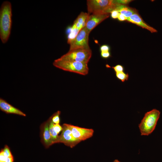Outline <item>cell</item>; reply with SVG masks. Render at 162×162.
Segmentation results:
<instances>
[{
	"label": "cell",
	"mask_w": 162,
	"mask_h": 162,
	"mask_svg": "<svg viewBox=\"0 0 162 162\" xmlns=\"http://www.w3.org/2000/svg\"><path fill=\"white\" fill-rule=\"evenodd\" d=\"M88 15V13L81 12L74 21L73 26L80 29L85 27Z\"/></svg>",
	"instance_id": "5bb4252c"
},
{
	"label": "cell",
	"mask_w": 162,
	"mask_h": 162,
	"mask_svg": "<svg viewBox=\"0 0 162 162\" xmlns=\"http://www.w3.org/2000/svg\"><path fill=\"white\" fill-rule=\"evenodd\" d=\"M53 127L55 131L58 134L60 132L62 131L63 129L62 127L59 124H54Z\"/></svg>",
	"instance_id": "44dd1931"
},
{
	"label": "cell",
	"mask_w": 162,
	"mask_h": 162,
	"mask_svg": "<svg viewBox=\"0 0 162 162\" xmlns=\"http://www.w3.org/2000/svg\"><path fill=\"white\" fill-rule=\"evenodd\" d=\"M110 46L104 44L102 45L100 47V52H110Z\"/></svg>",
	"instance_id": "ffe728a7"
},
{
	"label": "cell",
	"mask_w": 162,
	"mask_h": 162,
	"mask_svg": "<svg viewBox=\"0 0 162 162\" xmlns=\"http://www.w3.org/2000/svg\"><path fill=\"white\" fill-rule=\"evenodd\" d=\"M127 18H128L133 14L137 13L136 10L126 5L118 4L116 10Z\"/></svg>",
	"instance_id": "4fadbf2b"
},
{
	"label": "cell",
	"mask_w": 162,
	"mask_h": 162,
	"mask_svg": "<svg viewBox=\"0 0 162 162\" xmlns=\"http://www.w3.org/2000/svg\"><path fill=\"white\" fill-rule=\"evenodd\" d=\"M118 4L116 0H88L87 5L89 14H110L115 10Z\"/></svg>",
	"instance_id": "3957f363"
},
{
	"label": "cell",
	"mask_w": 162,
	"mask_h": 162,
	"mask_svg": "<svg viewBox=\"0 0 162 162\" xmlns=\"http://www.w3.org/2000/svg\"><path fill=\"white\" fill-rule=\"evenodd\" d=\"M53 64L55 67L64 70L82 75H86L88 72V64L61 57L55 60Z\"/></svg>",
	"instance_id": "7a4b0ae2"
},
{
	"label": "cell",
	"mask_w": 162,
	"mask_h": 162,
	"mask_svg": "<svg viewBox=\"0 0 162 162\" xmlns=\"http://www.w3.org/2000/svg\"><path fill=\"white\" fill-rule=\"evenodd\" d=\"M115 73L124 72V66L121 64H117L112 67Z\"/></svg>",
	"instance_id": "d6986e66"
},
{
	"label": "cell",
	"mask_w": 162,
	"mask_h": 162,
	"mask_svg": "<svg viewBox=\"0 0 162 162\" xmlns=\"http://www.w3.org/2000/svg\"><path fill=\"white\" fill-rule=\"evenodd\" d=\"M0 109L6 113L13 114L23 116H26L23 112L2 98H0Z\"/></svg>",
	"instance_id": "7c38bea8"
},
{
	"label": "cell",
	"mask_w": 162,
	"mask_h": 162,
	"mask_svg": "<svg viewBox=\"0 0 162 162\" xmlns=\"http://www.w3.org/2000/svg\"><path fill=\"white\" fill-rule=\"evenodd\" d=\"M100 56L101 57L104 59H107L111 56L110 52H100Z\"/></svg>",
	"instance_id": "7402d4cb"
},
{
	"label": "cell",
	"mask_w": 162,
	"mask_h": 162,
	"mask_svg": "<svg viewBox=\"0 0 162 162\" xmlns=\"http://www.w3.org/2000/svg\"><path fill=\"white\" fill-rule=\"evenodd\" d=\"M62 127V132L61 135L58 136L56 143H62L66 146L72 148L80 142L73 136L70 124H64Z\"/></svg>",
	"instance_id": "52a82bcc"
},
{
	"label": "cell",
	"mask_w": 162,
	"mask_h": 162,
	"mask_svg": "<svg viewBox=\"0 0 162 162\" xmlns=\"http://www.w3.org/2000/svg\"><path fill=\"white\" fill-rule=\"evenodd\" d=\"M89 33L85 27L82 28L75 38L69 44V50L78 48H90L88 45Z\"/></svg>",
	"instance_id": "8992f818"
},
{
	"label": "cell",
	"mask_w": 162,
	"mask_h": 162,
	"mask_svg": "<svg viewBox=\"0 0 162 162\" xmlns=\"http://www.w3.org/2000/svg\"><path fill=\"white\" fill-rule=\"evenodd\" d=\"M115 74L117 78L122 82H124L127 80L129 78L128 74L125 73L124 71L116 73H115Z\"/></svg>",
	"instance_id": "2e32d148"
},
{
	"label": "cell",
	"mask_w": 162,
	"mask_h": 162,
	"mask_svg": "<svg viewBox=\"0 0 162 162\" xmlns=\"http://www.w3.org/2000/svg\"><path fill=\"white\" fill-rule=\"evenodd\" d=\"M111 17L114 19L118 18L119 13L116 10H114L110 13Z\"/></svg>",
	"instance_id": "cb8c5ba5"
},
{
	"label": "cell",
	"mask_w": 162,
	"mask_h": 162,
	"mask_svg": "<svg viewBox=\"0 0 162 162\" xmlns=\"http://www.w3.org/2000/svg\"><path fill=\"white\" fill-rule=\"evenodd\" d=\"M92 55L90 48H78L69 50L60 57L88 64Z\"/></svg>",
	"instance_id": "5b68a950"
},
{
	"label": "cell",
	"mask_w": 162,
	"mask_h": 162,
	"mask_svg": "<svg viewBox=\"0 0 162 162\" xmlns=\"http://www.w3.org/2000/svg\"><path fill=\"white\" fill-rule=\"evenodd\" d=\"M113 162H120L117 159H115V160H114V161H113Z\"/></svg>",
	"instance_id": "83f0119b"
},
{
	"label": "cell",
	"mask_w": 162,
	"mask_h": 162,
	"mask_svg": "<svg viewBox=\"0 0 162 162\" xmlns=\"http://www.w3.org/2000/svg\"><path fill=\"white\" fill-rule=\"evenodd\" d=\"M50 122L49 125V131L51 137L52 144L56 143L58 139V134L55 131L54 128V123L52 122L51 117L49 118Z\"/></svg>",
	"instance_id": "9a60e30c"
},
{
	"label": "cell",
	"mask_w": 162,
	"mask_h": 162,
	"mask_svg": "<svg viewBox=\"0 0 162 162\" xmlns=\"http://www.w3.org/2000/svg\"><path fill=\"white\" fill-rule=\"evenodd\" d=\"M116 1L118 4L124 5H127L132 1L131 0H117Z\"/></svg>",
	"instance_id": "603a6c76"
},
{
	"label": "cell",
	"mask_w": 162,
	"mask_h": 162,
	"mask_svg": "<svg viewBox=\"0 0 162 162\" xmlns=\"http://www.w3.org/2000/svg\"><path fill=\"white\" fill-rule=\"evenodd\" d=\"M11 3L4 2L0 9V38L3 44L6 43L10 35L12 24Z\"/></svg>",
	"instance_id": "6da1fadb"
},
{
	"label": "cell",
	"mask_w": 162,
	"mask_h": 162,
	"mask_svg": "<svg viewBox=\"0 0 162 162\" xmlns=\"http://www.w3.org/2000/svg\"><path fill=\"white\" fill-rule=\"evenodd\" d=\"M7 158L4 155L2 149L0 152V162H5Z\"/></svg>",
	"instance_id": "d4e9b609"
},
{
	"label": "cell",
	"mask_w": 162,
	"mask_h": 162,
	"mask_svg": "<svg viewBox=\"0 0 162 162\" xmlns=\"http://www.w3.org/2000/svg\"><path fill=\"white\" fill-rule=\"evenodd\" d=\"M128 18H127L126 17L124 16V15L123 14L119 13V15L118 17V20L120 21H124L125 20H127Z\"/></svg>",
	"instance_id": "484cf974"
},
{
	"label": "cell",
	"mask_w": 162,
	"mask_h": 162,
	"mask_svg": "<svg viewBox=\"0 0 162 162\" xmlns=\"http://www.w3.org/2000/svg\"><path fill=\"white\" fill-rule=\"evenodd\" d=\"M5 162H14L13 157L7 158Z\"/></svg>",
	"instance_id": "4316f807"
},
{
	"label": "cell",
	"mask_w": 162,
	"mask_h": 162,
	"mask_svg": "<svg viewBox=\"0 0 162 162\" xmlns=\"http://www.w3.org/2000/svg\"><path fill=\"white\" fill-rule=\"evenodd\" d=\"M160 114V111L156 109H153L145 113L139 125L141 135L148 136L153 131Z\"/></svg>",
	"instance_id": "277c9868"
},
{
	"label": "cell",
	"mask_w": 162,
	"mask_h": 162,
	"mask_svg": "<svg viewBox=\"0 0 162 162\" xmlns=\"http://www.w3.org/2000/svg\"><path fill=\"white\" fill-rule=\"evenodd\" d=\"M110 14H89L87 18L85 27L90 32L97 26L110 16Z\"/></svg>",
	"instance_id": "9c48e42d"
},
{
	"label": "cell",
	"mask_w": 162,
	"mask_h": 162,
	"mask_svg": "<svg viewBox=\"0 0 162 162\" xmlns=\"http://www.w3.org/2000/svg\"><path fill=\"white\" fill-rule=\"evenodd\" d=\"M50 121L48 119L43 123L40 126V137L42 143L44 146L48 148L53 144L52 140L49 131Z\"/></svg>",
	"instance_id": "30bf717a"
},
{
	"label": "cell",
	"mask_w": 162,
	"mask_h": 162,
	"mask_svg": "<svg viewBox=\"0 0 162 162\" xmlns=\"http://www.w3.org/2000/svg\"><path fill=\"white\" fill-rule=\"evenodd\" d=\"M4 155L6 158L13 157L9 147L5 145L4 148L2 149Z\"/></svg>",
	"instance_id": "ac0fdd59"
},
{
	"label": "cell",
	"mask_w": 162,
	"mask_h": 162,
	"mask_svg": "<svg viewBox=\"0 0 162 162\" xmlns=\"http://www.w3.org/2000/svg\"><path fill=\"white\" fill-rule=\"evenodd\" d=\"M61 112L58 111L51 116L52 120L54 124H59L60 122V115Z\"/></svg>",
	"instance_id": "e0dca14e"
},
{
	"label": "cell",
	"mask_w": 162,
	"mask_h": 162,
	"mask_svg": "<svg viewBox=\"0 0 162 162\" xmlns=\"http://www.w3.org/2000/svg\"><path fill=\"white\" fill-rule=\"evenodd\" d=\"M127 21L136 24L142 28L146 29L151 33H155L158 32L157 30L155 28L150 26L145 22L138 13L133 14L128 18Z\"/></svg>",
	"instance_id": "8fae6325"
},
{
	"label": "cell",
	"mask_w": 162,
	"mask_h": 162,
	"mask_svg": "<svg viewBox=\"0 0 162 162\" xmlns=\"http://www.w3.org/2000/svg\"><path fill=\"white\" fill-rule=\"evenodd\" d=\"M70 125L73 136L80 142L93 136L94 130L92 129L81 128L70 124Z\"/></svg>",
	"instance_id": "ba28073f"
}]
</instances>
